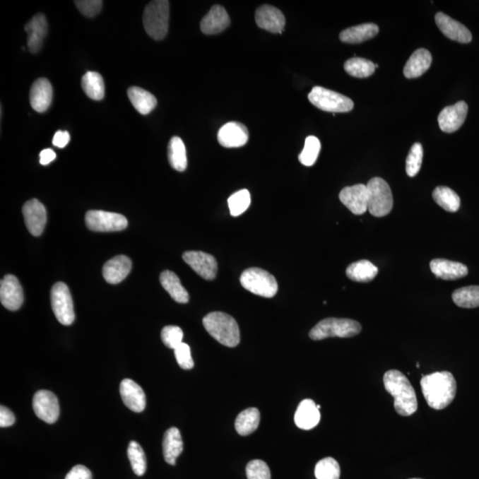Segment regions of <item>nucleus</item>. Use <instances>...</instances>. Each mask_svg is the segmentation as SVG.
<instances>
[{"instance_id":"nucleus-1","label":"nucleus","mask_w":479,"mask_h":479,"mask_svg":"<svg viewBox=\"0 0 479 479\" xmlns=\"http://www.w3.org/2000/svg\"><path fill=\"white\" fill-rule=\"evenodd\" d=\"M421 388L427 404L435 410H442L456 398L457 384L452 374L442 371L423 376Z\"/></svg>"},{"instance_id":"nucleus-2","label":"nucleus","mask_w":479,"mask_h":479,"mask_svg":"<svg viewBox=\"0 0 479 479\" xmlns=\"http://www.w3.org/2000/svg\"><path fill=\"white\" fill-rule=\"evenodd\" d=\"M385 390L394 398L396 412L401 416H410L418 411V402L410 381L401 371L392 369L384 374Z\"/></svg>"},{"instance_id":"nucleus-3","label":"nucleus","mask_w":479,"mask_h":479,"mask_svg":"<svg viewBox=\"0 0 479 479\" xmlns=\"http://www.w3.org/2000/svg\"><path fill=\"white\" fill-rule=\"evenodd\" d=\"M204 328L221 345L235 347L240 343V329L232 316L221 312H211L203 319Z\"/></svg>"},{"instance_id":"nucleus-4","label":"nucleus","mask_w":479,"mask_h":479,"mask_svg":"<svg viewBox=\"0 0 479 479\" xmlns=\"http://www.w3.org/2000/svg\"><path fill=\"white\" fill-rule=\"evenodd\" d=\"M362 325L350 319L328 318L322 319L309 333L315 341L329 338H353L362 332Z\"/></svg>"},{"instance_id":"nucleus-5","label":"nucleus","mask_w":479,"mask_h":479,"mask_svg":"<svg viewBox=\"0 0 479 479\" xmlns=\"http://www.w3.org/2000/svg\"><path fill=\"white\" fill-rule=\"evenodd\" d=\"M170 2L155 0L146 6L143 25L146 32L155 40H164L168 32Z\"/></svg>"},{"instance_id":"nucleus-6","label":"nucleus","mask_w":479,"mask_h":479,"mask_svg":"<svg viewBox=\"0 0 479 479\" xmlns=\"http://www.w3.org/2000/svg\"><path fill=\"white\" fill-rule=\"evenodd\" d=\"M308 99L312 105L327 112L346 113L354 107L353 100L348 97L321 86L312 88L308 95Z\"/></svg>"},{"instance_id":"nucleus-7","label":"nucleus","mask_w":479,"mask_h":479,"mask_svg":"<svg viewBox=\"0 0 479 479\" xmlns=\"http://www.w3.org/2000/svg\"><path fill=\"white\" fill-rule=\"evenodd\" d=\"M240 280L245 290L260 297H273L278 291L276 278L266 271L256 267L245 270Z\"/></svg>"},{"instance_id":"nucleus-8","label":"nucleus","mask_w":479,"mask_h":479,"mask_svg":"<svg viewBox=\"0 0 479 479\" xmlns=\"http://www.w3.org/2000/svg\"><path fill=\"white\" fill-rule=\"evenodd\" d=\"M369 190V211L377 218L386 216L394 207V197L390 186L384 179H371L367 183Z\"/></svg>"},{"instance_id":"nucleus-9","label":"nucleus","mask_w":479,"mask_h":479,"mask_svg":"<svg viewBox=\"0 0 479 479\" xmlns=\"http://www.w3.org/2000/svg\"><path fill=\"white\" fill-rule=\"evenodd\" d=\"M51 304L55 317L61 324L69 326L74 322V305L71 291L65 283L54 284L51 291Z\"/></svg>"},{"instance_id":"nucleus-10","label":"nucleus","mask_w":479,"mask_h":479,"mask_svg":"<svg viewBox=\"0 0 479 479\" xmlns=\"http://www.w3.org/2000/svg\"><path fill=\"white\" fill-rule=\"evenodd\" d=\"M85 224L92 231L116 232L126 229L128 221L121 214L104 211H89L85 215Z\"/></svg>"},{"instance_id":"nucleus-11","label":"nucleus","mask_w":479,"mask_h":479,"mask_svg":"<svg viewBox=\"0 0 479 479\" xmlns=\"http://www.w3.org/2000/svg\"><path fill=\"white\" fill-rule=\"evenodd\" d=\"M35 414L42 421L54 423L60 415V406L57 396L49 391H40L33 398Z\"/></svg>"},{"instance_id":"nucleus-12","label":"nucleus","mask_w":479,"mask_h":479,"mask_svg":"<svg viewBox=\"0 0 479 479\" xmlns=\"http://www.w3.org/2000/svg\"><path fill=\"white\" fill-rule=\"evenodd\" d=\"M339 199L353 214L362 215L369 211V190L363 184L345 187Z\"/></svg>"},{"instance_id":"nucleus-13","label":"nucleus","mask_w":479,"mask_h":479,"mask_svg":"<svg viewBox=\"0 0 479 479\" xmlns=\"http://www.w3.org/2000/svg\"><path fill=\"white\" fill-rule=\"evenodd\" d=\"M183 259L194 272L207 280H214L218 273V263L213 256L203 252H187Z\"/></svg>"},{"instance_id":"nucleus-14","label":"nucleus","mask_w":479,"mask_h":479,"mask_svg":"<svg viewBox=\"0 0 479 479\" xmlns=\"http://www.w3.org/2000/svg\"><path fill=\"white\" fill-rule=\"evenodd\" d=\"M0 300L4 307L10 311H16L22 307L24 301L23 287L18 279L8 274L0 283Z\"/></svg>"},{"instance_id":"nucleus-15","label":"nucleus","mask_w":479,"mask_h":479,"mask_svg":"<svg viewBox=\"0 0 479 479\" xmlns=\"http://www.w3.org/2000/svg\"><path fill=\"white\" fill-rule=\"evenodd\" d=\"M468 110L467 103L465 102H458L453 106L446 107L437 117L440 129L447 134L459 130L466 119Z\"/></svg>"},{"instance_id":"nucleus-16","label":"nucleus","mask_w":479,"mask_h":479,"mask_svg":"<svg viewBox=\"0 0 479 479\" xmlns=\"http://www.w3.org/2000/svg\"><path fill=\"white\" fill-rule=\"evenodd\" d=\"M24 221L28 230L34 236L42 235L47 224V210L37 199L28 201L23 208Z\"/></svg>"},{"instance_id":"nucleus-17","label":"nucleus","mask_w":479,"mask_h":479,"mask_svg":"<svg viewBox=\"0 0 479 479\" xmlns=\"http://www.w3.org/2000/svg\"><path fill=\"white\" fill-rule=\"evenodd\" d=\"M255 20L260 29L271 33H283L286 23L282 11L269 5H264L256 9Z\"/></svg>"},{"instance_id":"nucleus-18","label":"nucleus","mask_w":479,"mask_h":479,"mask_svg":"<svg viewBox=\"0 0 479 479\" xmlns=\"http://www.w3.org/2000/svg\"><path fill=\"white\" fill-rule=\"evenodd\" d=\"M435 22L439 29L449 40L461 44L471 43L472 35L466 27L457 20L451 18L446 13L439 12L435 16Z\"/></svg>"},{"instance_id":"nucleus-19","label":"nucleus","mask_w":479,"mask_h":479,"mask_svg":"<svg viewBox=\"0 0 479 479\" xmlns=\"http://www.w3.org/2000/svg\"><path fill=\"white\" fill-rule=\"evenodd\" d=\"M249 131L241 123L230 122L222 126L218 133V141L222 147L240 148L247 143Z\"/></svg>"},{"instance_id":"nucleus-20","label":"nucleus","mask_w":479,"mask_h":479,"mask_svg":"<svg viewBox=\"0 0 479 479\" xmlns=\"http://www.w3.org/2000/svg\"><path fill=\"white\" fill-rule=\"evenodd\" d=\"M53 100V88L49 80L38 78L30 88V102L32 109L37 112L43 113L49 109Z\"/></svg>"},{"instance_id":"nucleus-21","label":"nucleus","mask_w":479,"mask_h":479,"mask_svg":"<svg viewBox=\"0 0 479 479\" xmlns=\"http://www.w3.org/2000/svg\"><path fill=\"white\" fill-rule=\"evenodd\" d=\"M120 395L124 405L131 411L141 413L146 408V395L142 388L134 381L124 379L120 384Z\"/></svg>"},{"instance_id":"nucleus-22","label":"nucleus","mask_w":479,"mask_h":479,"mask_svg":"<svg viewBox=\"0 0 479 479\" xmlns=\"http://www.w3.org/2000/svg\"><path fill=\"white\" fill-rule=\"evenodd\" d=\"M28 33V48L30 53L37 54L43 46L47 34V22L43 13H37L24 27Z\"/></svg>"},{"instance_id":"nucleus-23","label":"nucleus","mask_w":479,"mask_h":479,"mask_svg":"<svg viewBox=\"0 0 479 479\" xmlns=\"http://www.w3.org/2000/svg\"><path fill=\"white\" fill-rule=\"evenodd\" d=\"M430 267L434 276L445 280L461 279L468 273V267L463 264L443 259L432 260Z\"/></svg>"},{"instance_id":"nucleus-24","label":"nucleus","mask_w":479,"mask_h":479,"mask_svg":"<svg viewBox=\"0 0 479 479\" xmlns=\"http://www.w3.org/2000/svg\"><path fill=\"white\" fill-rule=\"evenodd\" d=\"M230 23V17L223 6L216 5L201 20L200 27L203 34L216 35L227 29Z\"/></svg>"},{"instance_id":"nucleus-25","label":"nucleus","mask_w":479,"mask_h":479,"mask_svg":"<svg viewBox=\"0 0 479 479\" xmlns=\"http://www.w3.org/2000/svg\"><path fill=\"white\" fill-rule=\"evenodd\" d=\"M131 270V259L126 256L120 255L111 259L104 265L102 273L107 283L117 284L126 279Z\"/></svg>"},{"instance_id":"nucleus-26","label":"nucleus","mask_w":479,"mask_h":479,"mask_svg":"<svg viewBox=\"0 0 479 479\" xmlns=\"http://www.w3.org/2000/svg\"><path fill=\"white\" fill-rule=\"evenodd\" d=\"M321 421V413L312 399H304L298 406L295 414V423L298 428L309 430L314 429Z\"/></svg>"},{"instance_id":"nucleus-27","label":"nucleus","mask_w":479,"mask_h":479,"mask_svg":"<svg viewBox=\"0 0 479 479\" xmlns=\"http://www.w3.org/2000/svg\"><path fill=\"white\" fill-rule=\"evenodd\" d=\"M432 64V54L425 48L414 52L404 67V75L407 78H416L428 71Z\"/></svg>"},{"instance_id":"nucleus-28","label":"nucleus","mask_w":479,"mask_h":479,"mask_svg":"<svg viewBox=\"0 0 479 479\" xmlns=\"http://www.w3.org/2000/svg\"><path fill=\"white\" fill-rule=\"evenodd\" d=\"M378 32L379 27L377 24L364 23L343 30L339 35V38L343 43L359 44L376 37Z\"/></svg>"},{"instance_id":"nucleus-29","label":"nucleus","mask_w":479,"mask_h":479,"mask_svg":"<svg viewBox=\"0 0 479 479\" xmlns=\"http://www.w3.org/2000/svg\"><path fill=\"white\" fill-rule=\"evenodd\" d=\"M165 460L170 465H175L177 458L183 452V442L179 430L175 427L166 430L162 442Z\"/></svg>"},{"instance_id":"nucleus-30","label":"nucleus","mask_w":479,"mask_h":479,"mask_svg":"<svg viewBox=\"0 0 479 479\" xmlns=\"http://www.w3.org/2000/svg\"><path fill=\"white\" fill-rule=\"evenodd\" d=\"M160 283L177 303L186 304L189 301V292L182 286L176 273L171 271H165L160 276Z\"/></svg>"},{"instance_id":"nucleus-31","label":"nucleus","mask_w":479,"mask_h":479,"mask_svg":"<svg viewBox=\"0 0 479 479\" xmlns=\"http://www.w3.org/2000/svg\"><path fill=\"white\" fill-rule=\"evenodd\" d=\"M377 267L366 259L350 264L346 269L349 279L357 283H369L377 277Z\"/></svg>"},{"instance_id":"nucleus-32","label":"nucleus","mask_w":479,"mask_h":479,"mask_svg":"<svg viewBox=\"0 0 479 479\" xmlns=\"http://www.w3.org/2000/svg\"><path fill=\"white\" fill-rule=\"evenodd\" d=\"M128 97L135 110L141 114H148L155 110L158 105V100L152 93L141 88H131L128 89Z\"/></svg>"},{"instance_id":"nucleus-33","label":"nucleus","mask_w":479,"mask_h":479,"mask_svg":"<svg viewBox=\"0 0 479 479\" xmlns=\"http://www.w3.org/2000/svg\"><path fill=\"white\" fill-rule=\"evenodd\" d=\"M81 85L85 95L92 100H100L105 95L103 78L98 72H86L82 78Z\"/></svg>"},{"instance_id":"nucleus-34","label":"nucleus","mask_w":479,"mask_h":479,"mask_svg":"<svg viewBox=\"0 0 479 479\" xmlns=\"http://www.w3.org/2000/svg\"><path fill=\"white\" fill-rule=\"evenodd\" d=\"M168 159L170 165L176 171L184 172L187 166V158L185 144L179 137H172L168 145Z\"/></svg>"},{"instance_id":"nucleus-35","label":"nucleus","mask_w":479,"mask_h":479,"mask_svg":"<svg viewBox=\"0 0 479 479\" xmlns=\"http://www.w3.org/2000/svg\"><path fill=\"white\" fill-rule=\"evenodd\" d=\"M260 413L255 408L245 409L239 414L235 421L236 432L242 436H248L259 428Z\"/></svg>"},{"instance_id":"nucleus-36","label":"nucleus","mask_w":479,"mask_h":479,"mask_svg":"<svg viewBox=\"0 0 479 479\" xmlns=\"http://www.w3.org/2000/svg\"><path fill=\"white\" fill-rule=\"evenodd\" d=\"M432 197L437 206L449 213H456L460 209V197L449 187L442 186L436 187L433 191Z\"/></svg>"},{"instance_id":"nucleus-37","label":"nucleus","mask_w":479,"mask_h":479,"mask_svg":"<svg viewBox=\"0 0 479 479\" xmlns=\"http://www.w3.org/2000/svg\"><path fill=\"white\" fill-rule=\"evenodd\" d=\"M345 71L354 78H366L374 74L376 64L367 59L354 57L345 61Z\"/></svg>"},{"instance_id":"nucleus-38","label":"nucleus","mask_w":479,"mask_h":479,"mask_svg":"<svg viewBox=\"0 0 479 479\" xmlns=\"http://www.w3.org/2000/svg\"><path fill=\"white\" fill-rule=\"evenodd\" d=\"M454 303L461 308L479 307V286L458 289L452 295Z\"/></svg>"},{"instance_id":"nucleus-39","label":"nucleus","mask_w":479,"mask_h":479,"mask_svg":"<svg viewBox=\"0 0 479 479\" xmlns=\"http://www.w3.org/2000/svg\"><path fill=\"white\" fill-rule=\"evenodd\" d=\"M127 456L134 473L137 475H143L147 471V459L140 444L131 442L128 447Z\"/></svg>"},{"instance_id":"nucleus-40","label":"nucleus","mask_w":479,"mask_h":479,"mask_svg":"<svg viewBox=\"0 0 479 479\" xmlns=\"http://www.w3.org/2000/svg\"><path fill=\"white\" fill-rule=\"evenodd\" d=\"M314 474L317 479H340L341 470L334 458L327 457L316 464Z\"/></svg>"},{"instance_id":"nucleus-41","label":"nucleus","mask_w":479,"mask_h":479,"mask_svg":"<svg viewBox=\"0 0 479 479\" xmlns=\"http://www.w3.org/2000/svg\"><path fill=\"white\" fill-rule=\"evenodd\" d=\"M321 151V142L315 136H309L304 142L303 151L298 155V160L302 165L304 166H312L317 161V158Z\"/></svg>"},{"instance_id":"nucleus-42","label":"nucleus","mask_w":479,"mask_h":479,"mask_svg":"<svg viewBox=\"0 0 479 479\" xmlns=\"http://www.w3.org/2000/svg\"><path fill=\"white\" fill-rule=\"evenodd\" d=\"M251 194L247 189H242L232 194L228 199L229 210L232 216L238 217L244 213L251 206Z\"/></svg>"},{"instance_id":"nucleus-43","label":"nucleus","mask_w":479,"mask_h":479,"mask_svg":"<svg viewBox=\"0 0 479 479\" xmlns=\"http://www.w3.org/2000/svg\"><path fill=\"white\" fill-rule=\"evenodd\" d=\"M423 158V148L422 144L415 143L412 146L406 161V172L409 177H415L418 175L421 170Z\"/></svg>"},{"instance_id":"nucleus-44","label":"nucleus","mask_w":479,"mask_h":479,"mask_svg":"<svg viewBox=\"0 0 479 479\" xmlns=\"http://www.w3.org/2000/svg\"><path fill=\"white\" fill-rule=\"evenodd\" d=\"M182 329L177 326H166L162 329L161 338L162 343L170 349L175 350L183 341Z\"/></svg>"},{"instance_id":"nucleus-45","label":"nucleus","mask_w":479,"mask_h":479,"mask_svg":"<svg viewBox=\"0 0 479 479\" xmlns=\"http://www.w3.org/2000/svg\"><path fill=\"white\" fill-rule=\"evenodd\" d=\"M248 479H271L270 468L265 461L253 460L246 467Z\"/></svg>"},{"instance_id":"nucleus-46","label":"nucleus","mask_w":479,"mask_h":479,"mask_svg":"<svg viewBox=\"0 0 479 479\" xmlns=\"http://www.w3.org/2000/svg\"><path fill=\"white\" fill-rule=\"evenodd\" d=\"M75 5L83 16L92 18L98 15L102 10V1L100 0H76Z\"/></svg>"},{"instance_id":"nucleus-47","label":"nucleus","mask_w":479,"mask_h":479,"mask_svg":"<svg viewBox=\"0 0 479 479\" xmlns=\"http://www.w3.org/2000/svg\"><path fill=\"white\" fill-rule=\"evenodd\" d=\"M177 362L182 369L189 370L193 369L194 360L191 355V350L189 345L185 343H180L175 350Z\"/></svg>"},{"instance_id":"nucleus-48","label":"nucleus","mask_w":479,"mask_h":479,"mask_svg":"<svg viewBox=\"0 0 479 479\" xmlns=\"http://www.w3.org/2000/svg\"><path fill=\"white\" fill-rule=\"evenodd\" d=\"M65 479H93L92 472L83 465H76L66 475Z\"/></svg>"},{"instance_id":"nucleus-49","label":"nucleus","mask_w":479,"mask_h":479,"mask_svg":"<svg viewBox=\"0 0 479 479\" xmlns=\"http://www.w3.org/2000/svg\"><path fill=\"white\" fill-rule=\"evenodd\" d=\"M15 422L16 416L13 414V412L4 406H1V408H0V426L2 428H6V427L12 426Z\"/></svg>"},{"instance_id":"nucleus-50","label":"nucleus","mask_w":479,"mask_h":479,"mask_svg":"<svg viewBox=\"0 0 479 479\" xmlns=\"http://www.w3.org/2000/svg\"><path fill=\"white\" fill-rule=\"evenodd\" d=\"M71 141V135L68 131H58L54 134L53 138V144L57 148H65Z\"/></svg>"},{"instance_id":"nucleus-51","label":"nucleus","mask_w":479,"mask_h":479,"mask_svg":"<svg viewBox=\"0 0 479 479\" xmlns=\"http://www.w3.org/2000/svg\"><path fill=\"white\" fill-rule=\"evenodd\" d=\"M40 162L42 165H49L50 162H53L55 158H57V154L51 148L44 149L41 151L40 155Z\"/></svg>"},{"instance_id":"nucleus-52","label":"nucleus","mask_w":479,"mask_h":479,"mask_svg":"<svg viewBox=\"0 0 479 479\" xmlns=\"http://www.w3.org/2000/svg\"><path fill=\"white\" fill-rule=\"evenodd\" d=\"M416 367H418V369H419V367H420V364L418 362L416 363Z\"/></svg>"},{"instance_id":"nucleus-53","label":"nucleus","mask_w":479,"mask_h":479,"mask_svg":"<svg viewBox=\"0 0 479 479\" xmlns=\"http://www.w3.org/2000/svg\"><path fill=\"white\" fill-rule=\"evenodd\" d=\"M317 408H318V409H319H319H321V406H319V405H317Z\"/></svg>"},{"instance_id":"nucleus-54","label":"nucleus","mask_w":479,"mask_h":479,"mask_svg":"<svg viewBox=\"0 0 479 479\" xmlns=\"http://www.w3.org/2000/svg\"><path fill=\"white\" fill-rule=\"evenodd\" d=\"M410 479H422V478H410Z\"/></svg>"}]
</instances>
